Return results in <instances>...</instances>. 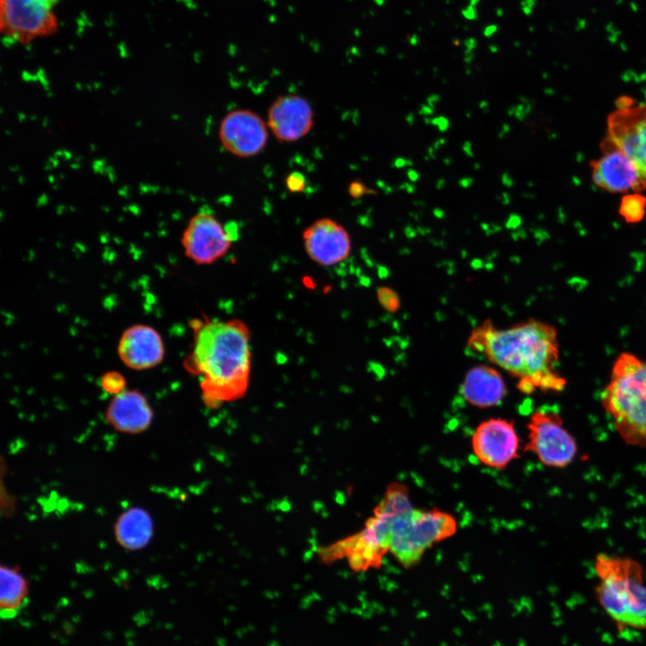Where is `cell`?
<instances>
[{"label":"cell","mask_w":646,"mask_h":646,"mask_svg":"<svg viewBox=\"0 0 646 646\" xmlns=\"http://www.w3.org/2000/svg\"><path fill=\"white\" fill-rule=\"evenodd\" d=\"M467 348L519 380L517 388L530 395L537 389L560 392L566 380L557 371L559 342L554 326L529 319L507 328L485 319L469 336Z\"/></svg>","instance_id":"obj_1"},{"label":"cell","mask_w":646,"mask_h":646,"mask_svg":"<svg viewBox=\"0 0 646 646\" xmlns=\"http://www.w3.org/2000/svg\"><path fill=\"white\" fill-rule=\"evenodd\" d=\"M193 347L184 367L199 378L209 408L236 401L247 392L251 374L250 332L240 319H194Z\"/></svg>","instance_id":"obj_2"},{"label":"cell","mask_w":646,"mask_h":646,"mask_svg":"<svg viewBox=\"0 0 646 646\" xmlns=\"http://www.w3.org/2000/svg\"><path fill=\"white\" fill-rule=\"evenodd\" d=\"M601 403L627 445L646 447V360L628 352L620 354Z\"/></svg>","instance_id":"obj_3"},{"label":"cell","mask_w":646,"mask_h":646,"mask_svg":"<svg viewBox=\"0 0 646 646\" xmlns=\"http://www.w3.org/2000/svg\"><path fill=\"white\" fill-rule=\"evenodd\" d=\"M595 588L599 605L617 624L646 629V585L641 563L626 556L598 554Z\"/></svg>","instance_id":"obj_4"},{"label":"cell","mask_w":646,"mask_h":646,"mask_svg":"<svg viewBox=\"0 0 646 646\" xmlns=\"http://www.w3.org/2000/svg\"><path fill=\"white\" fill-rule=\"evenodd\" d=\"M375 509L388 518L389 553L406 568L418 563L429 548L458 530L455 517L439 509L399 511L380 502Z\"/></svg>","instance_id":"obj_5"},{"label":"cell","mask_w":646,"mask_h":646,"mask_svg":"<svg viewBox=\"0 0 646 646\" xmlns=\"http://www.w3.org/2000/svg\"><path fill=\"white\" fill-rule=\"evenodd\" d=\"M61 0H0L1 34L22 45L57 32Z\"/></svg>","instance_id":"obj_6"},{"label":"cell","mask_w":646,"mask_h":646,"mask_svg":"<svg viewBox=\"0 0 646 646\" xmlns=\"http://www.w3.org/2000/svg\"><path fill=\"white\" fill-rule=\"evenodd\" d=\"M528 441L524 450L533 453L545 466L563 468L574 459L578 446L576 439L564 427L559 413L552 409H537L527 424Z\"/></svg>","instance_id":"obj_7"},{"label":"cell","mask_w":646,"mask_h":646,"mask_svg":"<svg viewBox=\"0 0 646 646\" xmlns=\"http://www.w3.org/2000/svg\"><path fill=\"white\" fill-rule=\"evenodd\" d=\"M233 238L208 210H200L188 221L180 243L188 258L196 265H211L223 258Z\"/></svg>","instance_id":"obj_8"},{"label":"cell","mask_w":646,"mask_h":646,"mask_svg":"<svg viewBox=\"0 0 646 646\" xmlns=\"http://www.w3.org/2000/svg\"><path fill=\"white\" fill-rule=\"evenodd\" d=\"M471 447L479 462L503 469L519 457V438L513 422L491 418L477 425L471 439Z\"/></svg>","instance_id":"obj_9"},{"label":"cell","mask_w":646,"mask_h":646,"mask_svg":"<svg viewBox=\"0 0 646 646\" xmlns=\"http://www.w3.org/2000/svg\"><path fill=\"white\" fill-rule=\"evenodd\" d=\"M607 137L637 166L646 179V103L619 106L607 120Z\"/></svg>","instance_id":"obj_10"},{"label":"cell","mask_w":646,"mask_h":646,"mask_svg":"<svg viewBox=\"0 0 646 646\" xmlns=\"http://www.w3.org/2000/svg\"><path fill=\"white\" fill-rule=\"evenodd\" d=\"M601 146L602 154L590 162L592 181L598 188L610 193L646 188V179L635 163L607 136Z\"/></svg>","instance_id":"obj_11"},{"label":"cell","mask_w":646,"mask_h":646,"mask_svg":"<svg viewBox=\"0 0 646 646\" xmlns=\"http://www.w3.org/2000/svg\"><path fill=\"white\" fill-rule=\"evenodd\" d=\"M267 127L256 112L247 109H234L221 121L219 139L222 146L232 155L252 157L266 145Z\"/></svg>","instance_id":"obj_12"},{"label":"cell","mask_w":646,"mask_h":646,"mask_svg":"<svg viewBox=\"0 0 646 646\" xmlns=\"http://www.w3.org/2000/svg\"><path fill=\"white\" fill-rule=\"evenodd\" d=\"M304 249L310 258L319 266H336L348 258L351 239L347 231L331 218H320L302 233Z\"/></svg>","instance_id":"obj_13"},{"label":"cell","mask_w":646,"mask_h":646,"mask_svg":"<svg viewBox=\"0 0 646 646\" xmlns=\"http://www.w3.org/2000/svg\"><path fill=\"white\" fill-rule=\"evenodd\" d=\"M314 124L310 103L298 94L277 97L267 110V127L283 143H292L310 133Z\"/></svg>","instance_id":"obj_14"},{"label":"cell","mask_w":646,"mask_h":646,"mask_svg":"<svg viewBox=\"0 0 646 646\" xmlns=\"http://www.w3.org/2000/svg\"><path fill=\"white\" fill-rule=\"evenodd\" d=\"M160 333L145 324H135L122 333L118 344L120 361L129 369L144 371L156 367L164 358Z\"/></svg>","instance_id":"obj_15"},{"label":"cell","mask_w":646,"mask_h":646,"mask_svg":"<svg viewBox=\"0 0 646 646\" xmlns=\"http://www.w3.org/2000/svg\"><path fill=\"white\" fill-rule=\"evenodd\" d=\"M105 419L119 432L139 434L151 426L153 411L143 393L125 389L113 396L106 409Z\"/></svg>","instance_id":"obj_16"},{"label":"cell","mask_w":646,"mask_h":646,"mask_svg":"<svg viewBox=\"0 0 646 646\" xmlns=\"http://www.w3.org/2000/svg\"><path fill=\"white\" fill-rule=\"evenodd\" d=\"M460 393L470 405L487 408L500 405L507 394V388L501 372L494 367L478 365L466 374Z\"/></svg>","instance_id":"obj_17"},{"label":"cell","mask_w":646,"mask_h":646,"mask_svg":"<svg viewBox=\"0 0 646 646\" xmlns=\"http://www.w3.org/2000/svg\"><path fill=\"white\" fill-rule=\"evenodd\" d=\"M153 534V522L150 513L140 507L127 509L118 518L114 535L123 548L136 551L145 547Z\"/></svg>","instance_id":"obj_18"},{"label":"cell","mask_w":646,"mask_h":646,"mask_svg":"<svg viewBox=\"0 0 646 646\" xmlns=\"http://www.w3.org/2000/svg\"><path fill=\"white\" fill-rule=\"evenodd\" d=\"M29 584L16 567L1 565L0 613L4 619L13 618L27 604Z\"/></svg>","instance_id":"obj_19"},{"label":"cell","mask_w":646,"mask_h":646,"mask_svg":"<svg viewBox=\"0 0 646 646\" xmlns=\"http://www.w3.org/2000/svg\"><path fill=\"white\" fill-rule=\"evenodd\" d=\"M645 208V196L639 194L627 195L622 199L619 214L626 223H638L643 218Z\"/></svg>","instance_id":"obj_20"},{"label":"cell","mask_w":646,"mask_h":646,"mask_svg":"<svg viewBox=\"0 0 646 646\" xmlns=\"http://www.w3.org/2000/svg\"><path fill=\"white\" fill-rule=\"evenodd\" d=\"M125 377L118 371H112L104 373L100 380L101 388L110 395H117L126 389Z\"/></svg>","instance_id":"obj_21"},{"label":"cell","mask_w":646,"mask_h":646,"mask_svg":"<svg viewBox=\"0 0 646 646\" xmlns=\"http://www.w3.org/2000/svg\"><path fill=\"white\" fill-rule=\"evenodd\" d=\"M377 300L380 306L390 313L397 312L400 308V298L390 287L380 286L377 290Z\"/></svg>","instance_id":"obj_22"},{"label":"cell","mask_w":646,"mask_h":646,"mask_svg":"<svg viewBox=\"0 0 646 646\" xmlns=\"http://www.w3.org/2000/svg\"><path fill=\"white\" fill-rule=\"evenodd\" d=\"M285 184L290 192L300 193L306 188V179L302 173L292 171L287 176Z\"/></svg>","instance_id":"obj_23"},{"label":"cell","mask_w":646,"mask_h":646,"mask_svg":"<svg viewBox=\"0 0 646 646\" xmlns=\"http://www.w3.org/2000/svg\"><path fill=\"white\" fill-rule=\"evenodd\" d=\"M373 194L376 192L372 189H367V188L360 181H354L349 186V194L354 198L361 197L364 194Z\"/></svg>","instance_id":"obj_24"},{"label":"cell","mask_w":646,"mask_h":646,"mask_svg":"<svg viewBox=\"0 0 646 646\" xmlns=\"http://www.w3.org/2000/svg\"><path fill=\"white\" fill-rule=\"evenodd\" d=\"M462 16L469 21H476L478 19V13L476 6L468 4L460 11Z\"/></svg>","instance_id":"obj_25"},{"label":"cell","mask_w":646,"mask_h":646,"mask_svg":"<svg viewBox=\"0 0 646 646\" xmlns=\"http://www.w3.org/2000/svg\"><path fill=\"white\" fill-rule=\"evenodd\" d=\"M432 125L437 127L441 132H445L450 127V121L447 118L440 116L432 119Z\"/></svg>","instance_id":"obj_26"},{"label":"cell","mask_w":646,"mask_h":646,"mask_svg":"<svg viewBox=\"0 0 646 646\" xmlns=\"http://www.w3.org/2000/svg\"><path fill=\"white\" fill-rule=\"evenodd\" d=\"M413 164H414V162L411 159H405V158L398 157V158L395 159L393 166H395V168L400 169V168H404L406 166H412Z\"/></svg>","instance_id":"obj_27"},{"label":"cell","mask_w":646,"mask_h":646,"mask_svg":"<svg viewBox=\"0 0 646 646\" xmlns=\"http://www.w3.org/2000/svg\"><path fill=\"white\" fill-rule=\"evenodd\" d=\"M498 31V26L496 24H490L484 27L483 31V35L485 38L492 37L496 31Z\"/></svg>","instance_id":"obj_28"},{"label":"cell","mask_w":646,"mask_h":646,"mask_svg":"<svg viewBox=\"0 0 646 646\" xmlns=\"http://www.w3.org/2000/svg\"><path fill=\"white\" fill-rule=\"evenodd\" d=\"M519 223H520V218L518 214H511L509 216V220L506 223V226L508 228L516 227L519 224Z\"/></svg>","instance_id":"obj_29"},{"label":"cell","mask_w":646,"mask_h":646,"mask_svg":"<svg viewBox=\"0 0 646 646\" xmlns=\"http://www.w3.org/2000/svg\"><path fill=\"white\" fill-rule=\"evenodd\" d=\"M501 179H502V183L506 188H511V187H512V185H513V179H512V178L510 176V174H509L508 172H503V173L502 174Z\"/></svg>","instance_id":"obj_30"},{"label":"cell","mask_w":646,"mask_h":646,"mask_svg":"<svg viewBox=\"0 0 646 646\" xmlns=\"http://www.w3.org/2000/svg\"><path fill=\"white\" fill-rule=\"evenodd\" d=\"M464 45L467 50L473 51L476 47V39L474 37H468L465 41Z\"/></svg>","instance_id":"obj_31"},{"label":"cell","mask_w":646,"mask_h":646,"mask_svg":"<svg viewBox=\"0 0 646 646\" xmlns=\"http://www.w3.org/2000/svg\"><path fill=\"white\" fill-rule=\"evenodd\" d=\"M433 109H434V108L431 107V106L428 105V104H426V105H422L421 108H420V109H419V111H418V113H419L420 115H424V116L430 117V116H432V115L433 114Z\"/></svg>","instance_id":"obj_32"},{"label":"cell","mask_w":646,"mask_h":646,"mask_svg":"<svg viewBox=\"0 0 646 646\" xmlns=\"http://www.w3.org/2000/svg\"><path fill=\"white\" fill-rule=\"evenodd\" d=\"M462 149L467 156L470 158L474 157L473 147L470 142H465L463 144Z\"/></svg>","instance_id":"obj_33"},{"label":"cell","mask_w":646,"mask_h":646,"mask_svg":"<svg viewBox=\"0 0 646 646\" xmlns=\"http://www.w3.org/2000/svg\"><path fill=\"white\" fill-rule=\"evenodd\" d=\"M398 188L402 189V190H406L409 194H413L416 191V188L413 184L408 183V182H404L403 184H401L399 186Z\"/></svg>","instance_id":"obj_34"},{"label":"cell","mask_w":646,"mask_h":646,"mask_svg":"<svg viewBox=\"0 0 646 646\" xmlns=\"http://www.w3.org/2000/svg\"><path fill=\"white\" fill-rule=\"evenodd\" d=\"M440 99H441V97L439 94H435V93L430 94L426 100L427 104L430 105L431 107L434 108L435 103L439 102Z\"/></svg>","instance_id":"obj_35"},{"label":"cell","mask_w":646,"mask_h":646,"mask_svg":"<svg viewBox=\"0 0 646 646\" xmlns=\"http://www.w3.org/2000/svg\"><path fill=\"white\" fill-rule=\"evenodd\" d=\"M497 199L505 205L511 203V196L506 192H502L499 196H497Z\"/></svg>","instance_id":"obj_36"},{"label":"cell","mask_w":646,"mask_h":646,"mask_svg":"<svg viewBox=\"0 0 646 646\" xmlns=\"http://www.w3.org/2000/svg\"><path fill=\"white\" fill-rule=\"evenodd\" d=\"M474 183V179L472 178H463L458 180V185L463 188H467L471 187Z\"/></svg>","instance_id":"obj_37"},{"label":"cell","mask_w":646,"mask_h":646,"mask_svg":"<svg viewBox=\"0 0 646 646\" xmlns=\"http://www.w3.org/2000/svg\"><path fill=\"white\" fill-rule=\"evenodd\" d=\"M407 177L412 182H416L419 179V173L413 169H409L407 170Z\"/></svg>","instance_id":"obj_38"},{"label":"cell","mask_w":646,"mask_h":646,"mask_svg":"<svg viewBox=\"0 0 646 646\" xmlns=\"http://www.w3.org/2000/svg\"><path fill=\"white\" fill-rule=\"evenodd\" d=\"M474 59V52L471 50L465 49L464 61L467 65H469Z\"/></svg>","instance_id":"obj_39"},{"label":"cell","mask_w":646,"mask_h":646,"mask_svg":"<svg viewBox=\"0 0 646 646\" xmlns=\"http://www.w3.org/2000/svg\"><path fill=\"white\" fill-rule=\"evenodd\" d=\"M510 129H511L510 125H508L507 123L502 124V129L500 130V132L498 134L499 137L503 138L504 135L510 132Z\"/></svg>","instance_id":"obj_40"},{"label":"cell","mask_w":646,"mask_h":646,"mask_svg":"<svg viewBox=\"0 0 646 646\" xmlns=\"http://www.w3.org/2000/svg\"><path fill=\"white\" fill-rule=\"evenodd\" d=\"M445 138H439L432 145V147L437 151L441 148V146L444 145L446 144Z\"/></svg>","instance_id":"obj_41"},{"label":"cell","mask_w":646,"mask_h":646,"mask_svg":"<svg viewBox=\"0 0 646 646\" xmlns=\"http://www.w3.org/2000/svg\"><path fill=\"white\" fill-rule=\"evenodd\" d=\"M419 43V38L416 34H413L409 37V44L411 46H416Z\"/></svg>","instance_id":"obj_42"},{"label":"cell","mask_w":646,"mask_h":646,"mask_svg":"<svg viewBox=\"0 0 646 646\" xmlns=\"http://www.w3.org/2000/svg\"><path fill=\"white\" fill-rule=\"evenodd\" d=\"M479 108L484 111V113H487L489 110V103L486 100H481L479 102Z\"/></svg>","instance_id":"obj_43"},{"label":"cell","mask_w":646,"mask_h":646,"mask_svg":"<svg viewBox=\"0 0 646 646\" xmlns=\"http://www.w3.org/2000/svg\"><path fill=\"white\" fill-rule=\"evenodd\" d=\"M433 214H434L435 217H437V218H443L445 213H444V211H443L442 209L436 207V208L433 210Z\"/></svg>","instance_id":"obj_44"},{"label":"cell","mask_w":646,"mask_h":646,"mask_svg":"<svg viewBox=\"0 0 646 646\" xmlns=\"http://www.w3.org/2000/svg\"><path fill=\"white\" fill-rule=\"evenodd\" d=\"M267 21H268L269 23L275 24V23L277 22L278 17H277V15L275 14V13H270V14H268V16H267Z\"/></svg>","instance_id":"obj_45"},{"label":"cell","mask_w":646,"mask_h":646,"mask_svg":"<svg viewBox=\"0 0 646 646\" xmlns=\"http://www.w3.org/2000/svg\"><path fill=\"white\" fill-rule=\"evenodd\" d=\"M436 152H437V151H436L432 146V147H429L428 150H427L428 156H429L431 159H435V158H436Z\"/></svg>","instance_id":"obj_46"},{"label":"cell","mask_w":646,"mask_h":646,"mask_svg":"<svg viewBox=\"0 0 646 646\" xmlns=\"http://www.w3.org/2000/svg\"><path fill=\"white\" fill-rule=\"evenodd\" d=\"M270 8H275L277 6V0H262Z\"/></svg>","instance_id":"obj_47"},{"label":"cell","mask_w":646,"mask_h":646,"mask_svg":"<svg viewBox=\"0 0 646 646\" xmlns=\"http://www.w3.org/2000/svg\"><path fill=\"white\" fill-rule=\"evenodd\" d=\"M445 184L446 180L444 179H440L436 181L435 187L437 189H441L445 186Z\"/></svg>","instance_id":"obj_48"},{"label":"cell","mask_w":646,"mask_h":646,"mask_svg":"<svg viewBox=\"0 0 646 646\" xmlns=\"http://www.w3.org/2000/svg\"><path fill=\"white\" fill-rule=\"evenodd\" d=\"M406 120L408 125L412 126L415 122V116L412 113H410L406 117Z\"/></svg>","instance_id":"obj_49"},{"label":"cell","mask_w":646,"mask_h":646,"mask_svg":"<svg viewBox=\"0 0 646 646\" xmlns=\"http://www.w3.org/2000/svg\"><path fill=\"white\" fill-rule=\"evenodd\" d=\"M488 48H489V50H490L492 53H497L498 50H499L498 46L495 45V44H490V45L488 46Z\"/></svg>","instance_id":"obj_50"},{"label":"cell","mask_w":646,"mask_h":646,"mask_svg":"<svg viewBox=\"0 0 646 646\" xmlns=\"http://www.w3.org/2000/svg\"><path fill=\"white\" fill-rule=\"evenodd\" d=\"M376 52L379 53V54H381V55H385V54L387 53V49H386L385 47L380 46V47L376 49Z\"/></svg>","instance_id":"obj_51"},{"label":"cell","mask_w":646,"mask_h":646,"mask_svg":"<svg viewBox=\"0 0 646 646\" xmlns=\"http://www.w3.org/2000/svg\"><path fill=\"white\" fill-rule=\"evenodd\" d=\"M413 204L419 207H423L425 205V202L423 200H414Z\"/></svg>","instance_id":"obj_52"},{"label":"cell","mask_w":646,"mask_h":646,"mask_svg":"<svg viewBox=\"0 0 646 646\" xmlns=\"http://www.w3.org/2000/svg\"><path fill=\"white\" fill-rule=\"evenodd\" d=\"M353 34H354V36L356 37V38H359V37H361V35H362L361 31H360V29H358V28L354 29Z\"/></svg>","instance_id":"obj_53"},{"label":"cell","mask_w":646,"mask_h":646,"mask_svg":"<svg viewBox=\"0 0 646 646\" xmlns=\"http://www.w3.org/2000/svg\"><path fill=\"white\" fill-rule=\"evenodd\" d=\"M452 162H453V161H452V158H451V157H447V158H445V159L443 160V163H444L445 165H447V166L451 165Z\"/></svg>","instance_id":"obj_54"},{"label":"cell","mask_w":646,"mask_h":646,"mask_svg":"<svg viewBox=\"0 0 646 646\" xmlns=\"http://www.w3.org/2000/svg\"><path fill=\"white\" fill-rule=\"evenodd\" d=\"M495 14H496L498 17L502 16V15H503V10H502V8H501V7L496 8V10H495Z\"/></svg>","instance_id":"obj_55"},{"label":"cell","mask_w":646,"mask_h":646,"mask_svg":"<svg viewBox=\"0 0 646 646\" xmlns=\"http://www.w3.org/2000/svg\"><path fill=\"white\" fill-rule=\"evenodd\" d=\"M287 11H288L291 14H293V13H295V7H294L293 5H292V4H289V5L287 6Z\"/></svg>","instance_id":"obj_56"},{"label":"cell","mask_w":646,"mask_h":646,"mask_svg":"<svg viewBox=\"0 0 646 646\" xmlns=\"http://www.w3.org/2000/svg\"><path fill=\"white\" fill-rule=\"evenodd\" d=\"M378 6H383L385 4V0H372Z\"/></svg>","instance_id":"obj_57"},{"label":"cell","mask_w":646,"mask_h":646,"mask_svg":"<svg viewBox=\"0 0 646 646\" xmlns=\"http://www.w3.org/2000/svg\"><path fill=\"white\" fill-rule=\"evenodd\" d=\"M481 0H469L468 4L476 6L478 3H480Z\"/></svg>","instance_id":"obj_58"},{"label":"cell","mask_w":646,"mask_h":646,"mask_svg":"<svg viewBox=\"0 0 646 646\" xmlns=\"http://www.w3.org/2000/svg\"><path fill=\"white\" fill-rule=\"evenodd\" d=\"M480 168H481V164H480V163L476 162V163L474 164V169H475L476 170H478Z\"/></svg>","instance_id":"obj_59"},{"label":"cell","mask_w":646,"mask_h":646,"mask_svg":"<svg viewBox=\"0 0 646 646\" xmlns=\"http://www.w3.org/2000/svg\"><path fill=\"white\" fill-rule=\"evenodd\" d=\"M424 122H425V124H432V119H431V118H424Z\"/></svg>","instance_id":"obj_60"},{"label":"cell","mask_w":646,"mask_h":646,"mask_svg":"<svg viewBox=\"0 0 646 646\" xmlns=\"http://www.w3.org/2000/svg\"><path fill=\"white\" fill-rule=\"evenodd\" d=\"M466 117L470 118V113L469 112L466 113Z\"/></svg>","instance_id":"obj_61"},{"label":"cell","mask_w":646,"mask_h":646,"mask_svg":"<svg viewBox=\"0 0 646 646\" xmlns=\"http://www.w3.org/2000/svg\"><path fill=\"white\" fill-rule=\"evenodd\" d=\"M348 1L352 2V1H354V0H348Z\"/></svg>","instance_id":"obj_62"}]
</instances>
